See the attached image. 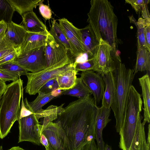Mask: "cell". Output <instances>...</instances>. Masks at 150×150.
Listing matches in <instances>:
<instances>
[{
	"label": "cell",
	"mask_w": 150,
	"mask_h": 150,
	"mask_svg": "<svg viewBox=\"0 0 150 150\" xmlns=\"http://www.w3.org/2000/svg\"><path fill=\"white\" fill-rule=\"evenodd\" d=\"M98 108L90 96L71 102L58 115L56 122L64 130L73 150L95 137Z\"/></svg>",
	"instance_id": "obj_1"
},
{
	"label": "cell",
	"mask_w": 150,
	"mask_h": 150,
	"mask_svg": "<svg viewBox=\"0 0 150 150\" xmlns=\"http://www.w3.org/2000/svg\"><path fill=\"white\" fill-rule=\"evenodd\" d=\"M90 3L87 20L90 31L98 42L102 39L117 50L118 20L113 6L107 0H91Z\"/></svg>",
	"instance_id": "obj_2"
},
{
	"label": "cell",
	"mask_w": 150,
	"mask_h": 150,
	"mask_svg": "<svg viewBox=\"0 0 150 150\" xmlns=\"http://www.w3.org/2000/svg\"><path fill=\"white\" fill-rule=\"evenodd\" d=\"M114 89V98L111 106L116 120L115 127L119 132L124 124L130 86L135 74L133 69H127L120 57L115 60L114 70L110 72Z\"/></svg>",
	"instance_id": "obj_3"
},
{
	"label": "cell",
	"mask_w": 150,
	"mask_h": 150,
	"mask_svg": "<svg viewBox=\"0 0 150 150\" xmlns=\"http://www.w3.org/2000/svg\"><path fill=\"white\" fill-rule=\"evenodd\" d=\"M23 81L20 78L7 85L0 103V138L10 132L19 118L20 102L23 91Z\"/></svg>",
	"instance_id": "obj_4"
},
{
	"label": "cell",
	"mask_w": 150,
	"mask_h": 150,
	"mask_svg": "<svg viewBox=\"0 0 150 150\" xmlns=\"http://www.w3.org/2000/svg\"><path fill=\"white\" fill-rule=\"evenodd\" d=\"M142 105L141 95L132 85L130 87L125 122L119 132V147L122 150H129L130 148L136 130L138 115L142 111Z\"/></svg>",
	"instance_id": "obj_5"
},
{
	"label": "cell",
	"mask_w": 150,
	"mask_h": 150,
	"mask_svg": "<svg viewBox=\"0 0 150 150\" xmlns=\"http://www.w3.org/2000/svg\"><path fill=\"white\" fill-rule=\"evenodd\" d=\"M74 62L70 57L52 66L35 72H27L28 81L25 92L30 95H35L49 80L56 78L74 67Z\"/></svg>",
	"instance_id": "obj_6"
},
{
	"label": "cell",
	"mask_w": 150,
	"mask_h": 150,
	"mask_svg": "<svg viewBox=\"0 0 150 150\" xmlns=\"http://www.w3.org/2000/svg\"><path fill=\"white\" fill-rule=\"evenodd\" d=\"M117 51L100 39L93 57L95 62L94 71L100 75L112 71L115 67V59L119 56Z\"/></svg>",
	"instance_id": "obj_7"
},
{
	"label": "cell",
	"mask_w": 150,
	"mask_h": 150,
	"mask_svg": "<svg viewBox=\"0 0 150 150\" xmlns=\"http://www.w3.org/2000/svg\"><path fill=\"white\" fill-rule=\"evenodd\" d=\"M45 45L17 55L13 61L28 71L35 72L43 69L47 67Z\"/></svg>",
	"instance_id": "obj_8"
},
{
	"label": "cell",
	"mask_w": 150,
	"mask_h": 150,
	"mask_svg": "<svg viewBox=\"0 0 150 150\" xmlns=\"http://www.w3.org/2000/svg\"><path fill=\"white\" fill-rule=\"evenodd\" d=\"M41 132L47 139L49 150H73L66 133L58 122H50Z\"/></svg>",
	"instance_id": "obj_9"
},
{
	"label": "cell",
	"mask_w": 150,
	"mask_h": 150,
	"mask_svg": "<svg viewBox=\"0 0 150 150\" xmlns=\"http://www.w3.org/2000/svg\"><path fill=\"white\" fill-rule=\"evenodd\" d=\"M39 120L34 113L18 119V143L28 141L38 145L40 144L41 125L39 124Z\"/></svg>",
	"instance_id": "obj_10"
},
{
	"label": "cell",
	"mask_w": 150,
	"mask_h": 150,
	"mask_svg": "<svg viewBox=\"0 0 150 150\" xmlns=\"http://www.w3.org/2000/svg\"><path fill=\"white\" fill-rule=\"evenodd\" d=\"M59 25L72 47L74 57H78L86 53L80 29L75 26L65 18L58 20Z\"/></svg>",
	"instance_id": "obj_11"
},
{
	"label": "cell",
	"mask_w": 150,
	"mask_h": 150,
	"mask_svg": "<svg viewBox=\"0 0 150 150\" xmlns=\"http://www.w3.org/2000/svg\"><path fill=\"white\" fill-rule=\"evenodd\" d=\"M81 79L93 95L95 102L97 105L102 99L105 83L102 76L92 70L83 71Z\"/></svg>",
	"instance_id": "obj_12"
},
{
	"label": "cell",
	"mask_w": 150,
	"mask_h": 150,
	"mask_svg": "<svg viewBox=\"0 0 150 150\" xmlns=\"http://www.w3.org/2000/svg\"><path fill=\"white\" fill-rule=\"evenodd\" d=\"M68 51L53 37L45 46L47 67L52 66L70 57Z\"/></svg>",
	"instance_id": "obj_13"
},
{
	"label": "cell",
	"mask_w": 150,
	"mask_h": 150,
	"mask_svg": "<svg viewBox=\"0 0 150 150\" xmlns=\"http://www.w3.org/2000/svg\"><path fill=\"white\" fill-rule=\"evenodd\" d=\"M53 37L48 31L40 33L28 32L24 42L16 50L17 55L45 46Z\"/></svg>",
	"instance_id": "obj_14"
},
{
	"label": "cell",
	"mask_w": 150,
	"mask_h": 150,
	"mask_svg": "<svg viewBox=\"0 0 150 150\" xmlns=\"http://www.w3.org/2000/svg\"><path fill=\"white\" fill-rule=\"evenodd\" d=\"M111 108H106L102 106L98 108L95 124V139L99 150H104L105 143L103 138L102 132L104 128L111 120L109 117Z\"/></svg>",
	"instance_id": "obj_15"
},
{
	"label": "cell",
	"mask_w": 150,
	"mask_h": 150,
	"mask_svg": "<svg viewBox=\"0 0 150 150\" xmlns=\"http://www.w3.org/2000/svg\"><path fill=\"white\" fill-rule=\"evenodd\" d=\"M7 24L5 37L16 50L24 42L28 32L23 25L18 24L12 21Z\"/></svg>",
	"instance_id": "obj_16"
},
{
	"label": "cell",
	"mask_w": 150,
	"mask_h": 150,
	"mask_svg": "<svg viewBox=\"0 0 150 150\" xmlns=\"http://www.w3.org/2000/svg\"><path fill=\"white\" fill-rule=\"evenodd\" d=\"M21 16L23 25L27 32L40 33L48 31L46 25L33 11L25 13Z\"/></svg>",
	"instance_id": "obj_17"
},
{
	"label": "cell",
	"mask_w": 150,
	"mask_h": 150,
	"mask_svg": "<svg viewBox=\"0 0 150 150\" xmlns=\"http://www.w3.org/2000/svg\"><path fill=\"white\" fill-rule=\"evenodd\" d=\"M139 80L142 90L144 105V121L149 123L150 121V80L148 74L139 78Z\"/></svg>",
	"instance_id": "obj_18"
},
{
	"label": "cell",
	"mask_w": 150,
	"mask_h": 150,
	"mask_svg": "<svg viewBox=\"0 0 150 150\" xmlns=\"http://www.w3.org/2000/svg\"><path fill=\"white\" fill-rule=\"evenodd\" d=\"M140 113L138 115L136 130L132 143L129 150H150L146 139L144 130L145 123L142 122Z\"/></svg>",
	"instance_id": "obj_19"
},
{
	"label": "cell",
	"mask_w": 150,
	"mask_h": 150,
	"mask_svg": "<svg viewBox=\"0 0 150 150\" xmlns=\"http://www.w3.org/2000/svg\"><path fill=\"white\" fill-rule=\"evenodd\" d=\"M131 23H134L137 29V48L144 49L150 51L146 40L145 35V27L148 24L150 23V18H139L137 21L133 16L129 17Z\"/></svg>",
	"instance_id": "obj_20"
},
{
	"label": "cell",
	"mask_w": 150,
	"mask_h": 150,
	"mask_svg": "<svg viewBox=\"0 0 150 150\" xmlns=\"http://www.w3.org/2000/svg\"><path fill=\"white\" fill-rule=\"evenodd\" d=\"M38 96L32 102H29L26 98L24 101L26 108L33 113H36L41 110L42 107L55 97L51 93L45 94L38 92Z\"/></svg>",
	"instance_id": "obj_21"
},
{
	"label": "cell",
	"mask_w": 150,
	"mask_h": 150,
	"mask_svg": "<svg viewBox=\"0 0 150 150\" xmlns=\"http://www.w3.org/2000/svg\"><path fill=\"white\" fill-rule=\"evenodd\" d=\"M101 76L105 85V89L102 99V106L110 108L113 103L114 98V89L111 73L108 72Z\"/></svg>",
	"instance_id": "obj_22"
},
{
	"label": "cell",
	"mask_w": 150,
	"mask_h": 150,
	"mask_svg": "<svg viewBox=\"0 0 150 150\" xmlns=\"http://www.w3.org/2000/svg\"><path fill=\"white\" fill-rule=\"evenodd\" d=\"M41 0H7L14 11L22 16L27 12L33 11L38 6Z\"/></svg>",
	"instance_id": "obj_23"
},
{
	"label": "cell",
	"mask_w": 150,
	"mask_h": 150,
	"mask_svg": "<svg viewBox=\"0 0 150 150\" xmlns=\"http://www.w3.org/2000/svg\"><path fill=\"white\" fill-rule=\"evenodd\" d=\"M80 30L86 53L90 58H92L99 42L91 33L88 25L83 28L80 29Z\"/></svg>",
	"instance_id": "obj_24"
},
{
	"label": "cell",
	"mask_w": 150,
	"mask_h": 150,
	"mask_svg": "<svg viewBox=\"0 0 150 150\" xmlns=\"http://www.w3.org/2000/svg\"><path fill=\"white\" fill-rule=\"evenodd\" d=\"M91 92L82 81L80 77L76 78L74 85L71 88L62 91L61 95H67L83 98L91 96Z\"/></svg>",
	"instance_id": "obj_25"
},
{
	"label": "cell",
	"mask_w": 150,
	"mask_h": 150,
	"mask_svg": "<svg viewBox=\"0 0 150 150\" xmlns=\"http://www.w3.org/2000/svg\"><path fill=\"white\" fill-rule=\"evenodd\" d=\"M77 73L74 67L57 77L58 88L64 90L73 87L76 82Z\"/></svg>",
	"instance_id": "obj_26"
},
{
	"label": "cell",
	"mask_w": 150,
	"mask_h": 150,
	"mask_svg": "<svg viewBox=\"0 0 150 150\" xmlns=\"http://www.w3.org/2000/svg\"><path fill=\"white\" fill-rule=\"evenodd\" d=\"M133 69L134 74L139 71H150V51L137 48L136 62Z\"/></svg>",
	"instance_id": "obj_27"
},
{
	"label": "cell",
	"mask_w": 150,
	"mask_h": 150,
	"mask_svg": "<svg viewBox=\"0 0 150 150\" xmlns=\"http://www.w3.org/2000/svg\"><path fill=\"white\" fill-rule=\"evenodd\" d=\"M52 25L49 31L54 39L62 45L74 57V51L67 40L65 35L61 29L59 24L56 20L51 21Z\"/></svg>",
	"instance_id": "obj_28"
},
{
	"label": "cell",
	"mask_w": 150,
	"mask_h": 150,
	"mask_svg": "<svg viewBox=\"0 0 150 150\" xmlns=\"http://www.w3.org/2000/svg\"><path fill=\"white\" fill-rule=\"evenodd\" d=\"M149 2V0H125V3L130 4L137 13L141 11L142 15L144 18H150L147 6Z\"/></svg>",
	"instance_id": "obj_29"
},
{
	"label": "cell",
	"mask_w": 150,
	"mask_h": 150,
	"mask_svg": "<svg viewBox=\"0 0 150 150\" xmlns=\"http://www.w3.org/2000/svg\"><path fill=\"white\" fill-rule=\"evenodd\" d=\"M14 12L7 0H0V21L3 20L7 23L11 22Z\"/></svg>",
	"instance_id": "obj_30"
},
{
	"label": "cell",
	"mask_w": 150,
	"mask_h": 150,
	"mask_svg": "<svg viewBox=\"0 0 150 150\" xmlns=\"http://www.w3.org/2000/svg\"><path fill=\"white\" fill-rule=\"evenodd\" d=\"M0 70L16 74L19 76L26 75L28 71L15 63L13 60L0 65Z\"/></svg>",
	"instance_id": "obj_31"
},
{
	"label": "cell",
	"mask_w": 150,
	"mask_h": 150,
	"mask_svg": "<svg viewBox=\"0 0 150 150\" xmlns=\"http://www.w3.org/2000/svg\"><path fill=\"white\" fill-rule=\"evenodd\" d=\"M76 72L92 70L94 71L95 62L93 57L84 62L73 64Z\"/></svg>",
	"instance_id": "obj_32"
},
{
	"label": "cell",
	"mask_w": 150,
	"mask_h": 150,
	"mask_svg": "<svg viewBox=\"0 0 150 150\" xmlns=\"http://www.w3.org/2000/svg\"><path fill=\"white\" fill-rule=\"evenodd\" d=\"M58 88V83L56 78H55L47 81L41 87L38 92L45 94H47L50 93L53 91Z\"/></svg>",
	"instance_id": "obj_33"
},
{
	"label": "cell",
	"mask_w": 150,
	"mask_h": 150,
	"mask_svg": "<svg viewBox=\"0 0 150 150\" xmlns=\"http://www.w3.org/2000/svg\"><path fill=\"white\" fill-rule=\"evenodd\" d=\"M16 50L13 45L4 37L0 43V59Z\"/></svg>",
	"instance_id": "obj_34"
},
{
	"label": "cell",
	"mask_w": 150,
	"mask_h": 150,
	"mask_svg": "<svg viewBox=\"0 0 150 150\" xmlns=\"http://www.w3.org/2000/svg\"><path fill=\"white\" fill-rule=\"evenodd\" d=\"M43 0H41L38 4L40 12L42 17L46 20L50 19L52 16L51 10L48 5L44 4Z\"/></svg>",
	"instance_id": "obj_35"
},
{
	"label": "cell",
	"mask_w": 150,
	"mask_h": 150,
	"mask_svg": "<svg viewBox=\"0 0 150 150\" xmlns=\"http://www.w3.org/2000/svg\"><path fill=\"white\" fill-rule=\"evenodd\" d=\"M20 77L16 74L0 70V79L4 82L10 81H14Z\"/></svg>",
	"instance_id": "obj_36"
},
{
	"label": "cell",
	"mask_w": 150,
	"mask_h": 150,
	"mask_svg": "<svg viewBox=\"0 0 150 150\" xmlns=\"http://www.w3.org/2000/svg\"><path fill=\"white\" fill-rule=\"evenodd\" d=\"M95 139L94 138L86 141L75 150H99Z\"/></svg>",
	"instance_id": "obj_37"
},
{
	"label": "cell",
	"mask_w": 150,
	"mask_h": 150,
	"mask_svg": "<svg viewBox=\"0 0 150 150\" xmlns=\"http://www.w3.org/2000/svg\"><path fill=\"white\" fill-rule=\"evenodd\" d=\"M23 92L21 97V105L19 118L28 116L33 113L28 110L25 107L23 100Z\"/></svg>",
	"instance_id": "obj_38"
},
{
	"label": "cell",
	"mask_w": 150,
	"mask_h": 150,
	"mask_svg": "<svg viewBox=\"0 0 150 150\" xmlns=\"http://www.w3.org/2000/svg\"><path fill=\"white\" fill-rule=\"evenodd\" d=\"M17 55L16 50L6 55L0 59V65L13 60Z\"/></svg>",
	"instance_id": "obj_39"
},
{
	"label": "cell",
	"mask_w": 150,
	"mask_h": 150,
	"mask_svg": "<svg viewBox=\"0 0 150 150\" xmlns=\"http://www.w3.org/2000/svg\"><path fill=\"white\" fill-rule=\"evenodd\" d=\"M7 28V24L6 22L3 20L0 21V38L5 37Z\"/></svg>",
	"instance_id": "obj_40"
},
{
	"label": "cell",
	"mask_w": 150,
	"mask_h": 150,
	"mask_svg": "<svg viewBox=\"0 0 150 150\" xmlns=\"http://www.w3.org/2000/svg\"><path fill=\"white\" fill-rule=\"evenodd\" d=\"M145 35L146 43L150 48V23L147 24L145 27Z\"/></svg>",
	"instance_id": "obj_41"
},
{
	"label": "cell",
	"mask_w": 150,
	"mask_h": 150,
	"mask_svg": "<svg viewBox=\"0 0 150 150\" xmlns=\"http://www.w3.org/2000/svg\"><path fill=\"white\" fill-rule=\"evenodd\" d=\"M40 144H41L45 147L46 150H49V145L47 139L45 135L42 132L40 137Z\"/></svg>",
	"instance_id": "obj_42"
},
{
	"label": "cell",
	"mask_w": 150,
	"mask_h": 150,
	"mask_svg": "<svg viewBox=\"0 0 150 150\" xmlns=\"http://www.w3.org/2000/svg\"><path fill=\"white\" fill-rule=\"evenodd\" d=\"M7 85L5 82L0 79V96H2L6 88Z\"/></svg>",
	"instance_id": "obj_43"
},
{
	"label": "cell",
	"mask_w": 150,
	"mask_h": 150,
	"mask_svg": "<svg viewBox=\"0 0 150 150\" xmlns=\"http://www.w3.org/2000/svg\"><path fill=\"white\" fill-rule=\"evenodd\" d=\"M62 91L58 88L55 90L51 92V94L55 97L61 95Z\"/></svg>",
	"instance_id": "obj_44"
},
{
	"label": "cell",
	"mask_w": 150,
	"mask_h": 150,
	"mask_svg": "<svg viewBox=\"0 0 150 150\" xmlns=\"http://www.w3.org/2000/svg\"><path fill=\"white\" fill-rule=\"evenodd\" d=\"M148 137L147 139V144L148 147L149 149L150 148V125H148Z\"/></svg>",
	"instance_id": "obj_45"
},
{
	"label": "cell",
	"mask_w": 150,
	"mask_h": 150,
	"mask_svg": "<svg viewBox=\"0 0 150 150\" xmlns=\"http://www.w3.org/2000/svg\"><path fill=\"white\" fill-rule=\"evenodd\" d=\"M8 150H26L19 146H13Z\"/></svg>",
	"instance_id": "obj_46"
},
{
	"label": "cell",
	"mask_w": 150,
	"mask_h": 150,
	"mask_svg": "<svg viewBox=\"0 0 150 150\" xmlns=\"http://www.w3.org/2000/svg\"><path fill=\"white\" fill-rule=\"evenodd\" d=\"M104 150H112L111 146H110L107 144H106L105 145Z\"/></svg>",
	"instance_id": "obj_47"
},
{
	"label": "cell",
	"mask_w": 150,
	"mask_h": 150,
	"mask_svg": "<svg viewBox=\"0 0 150 150\" xmlns=\"http://www.w3.org/2000/svg\"><path fill=\"white\" fill-rule=\"evenodd\" d=\"M0 150H3L2 147V146H0Z\"/></svg>",
	"instance_id": "obj_48"
},
{
	"label": "cell",
	"mask_w": 150,
	"mask_h": 150,
	"mask_svg": "<svg viewBox=\"0 0 150 150\" xmlns=\"http://www.w3.org/2000/svg\"><path fill=\"white\" fill-rule=\"evenodd\" d=\"M4 38H0V43Z\"/></svg>",
	"instance_id": "obj_49"
},
{
	"label": "cell",
	"mask_w": 150,
	"mask_h": 150,
	"mask_svg": "<svg viewBox=\"0 0 150 150\" xmlns=\"http://www.w3.org/2000/svg\"><path fill=\"white\" fill-rule=\"evenodd\" d=\"M2 96H0V103L2 98Z\"/></svg>",
	"instance_id": "obj_50"
}]
</instances>
